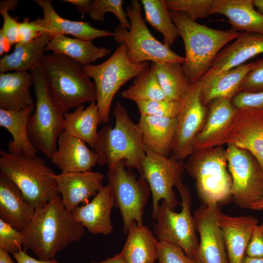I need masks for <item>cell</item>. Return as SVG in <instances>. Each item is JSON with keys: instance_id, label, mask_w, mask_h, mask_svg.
<instances>
[{"instance_id": "6da1fadb", "label": "cell", "mask_w": 263, "mask_h": 263, "mask_svg": "<svg viewBox=\"0 0 263 263\" xmlns=\"http://www.w3.org/2000/svg\"><path fill=\"white\" fill-rule=\"evenodd\" d=\"M85 228L64 207L59 194L37 208L24 233L23 250L37 259L50 260L70 244L78 242Z\"/></svg>"}, {"instance_id": "7a4b0ae2", "label": "cell", "mask_w": 263, "mask_h": 263, "mask_svg": "<svg viewBox=\"0 0 263 263\" xmlns=\"http://www.w3.org/2000/svg\"><path fill=\"white\" fill-rule=\"evenodd\" d=\"M185 46L183 64L189 84L201 79L222 49L242 33L209 28L190 19L186 15L170 10Z\"/></svg>"}, {"instance_id": "3957f363", "label": "cell", "mask_w": 263, "mask_h": 263, "mask_svg": "<svg viewBox=\"0 0 263 263\" xmlns=\"http://www.w3.org/2000/svg\"><path fill=\"white\" fill-rule=\"evenodd\" d=\"M113 115L114 126L105 125L98 132L94 150L97 164L106 165L109 169L123 161L127 168L135 169L140 175L146 156L140 129L118 101L113 108Z\"/></svg>"}, {"instance_id": "277c9868", "label": "cell", "mask_w": 263, "mask_h": 263, "mask_svg": "<svg viewBox=\"0 0 263 263\" xmlns=\"http://www.w3.org/2000/svg\"><path fill=\"white\" fill-rule=\"evenodd\" d=\"M40 64L50 96L64 113L85 102L97 101L94 82L76 61L53 53L45 55Z\"/></svg>"}, {"instance_id": "5b68a950", "label": "cell", "mask_w": 263, "mask_h": 263, "mask_svg": "<svg viewBox=\"0 0 263 263\" xmlns=\"http://www.w3.org/2000/svg\"><path fill=\"white\" fill-rule=\"evenodd\" d=\"M0 171L15 184L36 209L59 194L54 177L55 172L37 155L13 154L0 150Z\"/></svg>"}, {"instance_id": "8992f818", "label": "cell", "mask_w": 263, "mask_h": 263, "mask_svg": "<svg viewBox=\"0 0 263 263\" xmlns=\"http://www.w3.org/2000/svg\"><path fill=\"white\" fill-rule=\"evenodd\" d=\"M223 145L194 151L185 163V170L195 181L202 204L225 205L232 200V180Z\"/></svg>"}, {"instance_id": "52a82bcc", "label": "cell", "mask_w": 263, "mask_h": 263, "mask_svg": "<svg viewBox=\"0 0 263 263\" xmlns=\"http://www.w3.org/2000/svg\"><path fill=\"white\" fill-rule=\"evenodd\" d=\"M150 67L148 62H132L124 44H119L112 56L102 63L83 66L84 74L94 79L96 86L100 124H107L110 121L112 103L121 87Z\"/></svg>"}, {"instance_id": "ba28073f", "label": "cell", "mask_w": 263, "mask_h": 263, "mask_svg": "<svg viewBox=\"0 0 263 263\" xmlns=\"http://www.w3.org/2000/svg\"><path fill=\"white\" fill-rule=\"evenodd\" d=\"M35 88V108L27 126L32 144L48 159L56 150L60 134L64 131V113L52 100L47 89L40 64L30 70Z\"/></svg>"}, {"instance_id": "9c48e42d", "label": "cell", "mask_w": 263, "mask_h": 263, "mask_svg": "<svg viewBox=\"0 0 263 263\" xmlns=\"http://www.w3.org/2000/svg\"><path fill=\"white\" fill-rule=\"evenodd\" d=\"M141 11V2L131 0L126 12L131 28L128 30L118 24L113 32L114 41L126 46L129 57L134 63L151 61L153 63L173 61L183 64L184 57L173 52L152 35L143 19Z\"/></svg>"}, {"instance_id": "30bf717a", "label": "cell", "mask_w": 263, "mask_h": 263, "mask_svg": "<svg viewBox=\"0 0 263 263\" xmlns=\"http://www.w3.org/2000/svg\"><path fill=\"white\" fill-rule=\"evenodd\" d=\"M182 200V209L177 213L162 200L153 218L156 221L153 230L159 241L166 242L181 248L192 259L199 241L193 216L191 213V197L183 183L176 187Z\"/></svg>"}, {"instance_id": "8fae6325", "label": "cell", "mask_w": 263, "mask_h": 263, "mask_svg": "<svg viewBox=\"0 0 263 263\" xmlns=\"http://www.w3.org/2000/svg\"><path fill=\"white\" fill-rule=\"evenodd\" d=\"M123 161L108 169L107 179L114 207L118 208L123 220V232L127 234L129 228L135 221L143 224L144 207L150 192L145 179L135 175L126 169Z\"/></svg>"}, {"instance_id": "7c38bea8", "label": "cell", "mask_w": 263, "mask_h": 263, "mask_svg": "<svg viewBox=\"0 0 263 263\" xmlns=\"http://www.w3.org/2000/svg\"><path fill=\"white\" fill-rule=\"evenodd\" d=\"M145 150L146 156L142 163L140 175L145 179L150 188L153 218L161 200H164L173 210L177 206L178 202L173 187L183 183L185 163L171 156L166 157L155 153L145 147Z\"/></svg>"}, {"instance_id": "4fadbf2b", "label": "cell", "mask_w": 263, "mask_h": 263, "mask_svg": "<svg viewBox=\"0 0 263 263\" xmlns=\"http://www.w3.org/2000/svg\"><path fill=\"white\" fill-rule=\"evenodd\" d=\"M226 157L232 185V200L243 208L263 198V170L249 151L227 144Z\"/></svg>"}, {"instance_id": "5bb4252c", "label": "cell", "mask_w": 263, "mask_h": 263, "mask_svg": "<svg viewBox=\"0 0 263 263\" xmlns=\"http://www.w3.org/2000/svg\"><path fill=\"white\" fill-rule=\"evenodd\" d=\"M202 81L191 84L185 97L183 109L177 117L175 138L171 156L183 160L193 152L195 138L202 129L207 115V107L201 100Z\"/></svg>"}, {"instance_id": "9a60e30c", "label": "cell", "mask_w": 263, "mask_h": 263, "mask_svg": "<svg viewBox=\"0 0 263 263\" xmlns=\"http://www.w3.org/2000/svg\"><path fill=\"white\" fill-rule=\"evenodd\" d=\"M219 205H202L193 216L199 243L192 260L194 263H229L225 244L218 223Z\"/></svg>"}, {"instance_id": "2e32d148", "label": "cell", "mask_w": 263, "mask_h": 263, "mask_svg": "<svg viewBox=\"0 0 263 263\" xmlns=\"http://www.w3.org/2000/svg\"><path fill=\"white\" fill-rule=\"evenodd\" d=\"M224 144H231L249 151L263 170V111L238 109L217 146Z\"/></svg>"}, {"instance_id": "e0dca14e", "label": "cell", "mask_w": 263, "mask_h": 263, "mask_svg": "<svg viewBox=\"0 0 263 263\" xmlns=\"http://www.w3.org/2000/svg\"><path fill=\"white\" fill-rule=\"evenodd\" d=\"M56 188L65 207L72 212L91 197L95 196L103 187L104 175L91 170L61 172L54 175Z\"/></svg>"}, {"instance_id": "ac0fdd59", "label": "cell", "mask_w": 263, "mask_h": 263, "mask_svg": "<svg viewBox=\"0 0 263 263\" xmlns=\"http://www.w3.org/2000/svg\"><path fill=\"white\" fill-rule=\"evenodd\" d=\"M263 53V35L244 32L221 51L201 79L214 76L242 64Z\"/></svg>"}, {"instance_id": "d6986e66", "label": "cell", "mask_w": 263, "mask_h": 263, "mask_svg": "<svg viewBox=\"0 0 263 263\" xmlns=\"http://www.w3.org/2000/svg\"><path fill=\"white\" fill-rule=\"evenodd\" d=\"M42 9V18L36 21L52 38L57 35H70L76 38L92 41L102 37H114V32L100 30L92 26L86 21H74L65 19L55 11L51 0H34Z\"/></svg>"}, {"instance_id": "ffe728a7", "label": "cell", "mask_w": 263, "mask_h": 263, "mask_svg": "<svg viewBox=\"0 0 263 263\" xmlns=\"http://www.w3.org/2000/svg\"><path fill=\"white\" fill-rule=\"evenodd\" d=\"M207 107L205 123L194 142L193 152L217 146L238 110L231 100L225 98L213 100Z\"/></svg>"}, {"instance_id": "44dd1931", "label": "cell", "mask_w": 263, "mask_h": 263, "mask_svg": "<svg viewBox=\"0 0 263 263\" xmlns=\"http://www.w3.org/2000/svg\"><path fill=\"white\" fill-rule=\"evenodd\" d=\"M113 207L114 199L107 185L102 188L90 202L78 206L72 213L91 233L108 235L113 231L111 221Z\"/></svg>"}, {"instance_id": "7402d4cb", "label": "cell", "mask_w": 263, "mask_h": 263, "mask_svg": "<svg viewBox=\"0 0 263 263\" xmlns=\"http://www.w3.org/2000/svg\"><path fill=\"white\" fill-rule=\"evenodd\" d=\"M58 148L51 162L61 171L84 172L91 170L98 162V157L86 143L64 131L59 136Z\"/></svg>"}, {"instance_id": "603a6c76", "label": "cell", "mask_w": 263, "mask_h": 263, "mask_svg": "<svg viewBox=\"0 0 263 263\" xmlns=\"http://www.w3.org/2000/svg\"><path fill=\"white\" fill-rule=\"evenodd\" d=\"M229 263H242L258 220L251 216H231L221 210L218 216Z\"/></svg>"}, {"instance_id": "cb8c5ba5", "label": "cell", "mask_w": 263, "mask_h": 263, "mask_svg": "<svg viewBox=\"0 0 263 263\" xmlns=\"http://www.w3.org/2000/svg\"><path fill=\"white\" fill-rule=\"evenodd\" d=\"M35 211L15 184L0 172V219L24 232Z\"/></svg>"}, {"instance_id": "d4e9b609", "label": "cell", "mask_w": 263, "mask_h": 263, "mask_svg": "<svg viewBox=\"0 0 263 263\" xmlns=\"http://www.w3.org/2000/svg\"><path fill=\"white\" fill-rule=\"evenodd\" d=\"M215 14L226 17L232 30L263 35V14L254 0H214L211 14Z\"/></svg>"}, {"instance_id": "484cf974", "label": "cell", "mask_w": 263, "mask_h": 263, "mask_svg": "<svg viewBox=\"0 0 263 263\" xmlns=\"http://www.w3.org/2000/svg\"><path fill=\"white\" fill-rule=\"evenodd\" d=\"M137 124L145 147L155 153L169 157L175 138L177 118L140 114Z\"/></svg>"}, {"instance_id": "4316f807", "label": "cell", "mask_w": 263, "mask_h": 263, "mask_svg": "<svg viewBox=\"0 0 263 263\" xmlns=\"http://www.w3.org/2000/svg\"><path fill=\"white\" fill-rule=\"evenodd\" d=\"M31 73L15 71L0 74V109L19 111L35 106L30 87Z\"/></svg>"}, {"instance_id": "83f0119b", "label": "cell", "mask_w": 263, "mask_h": 263, "mask_svg": "<svg viewBox=\"0 0 263 263\" xmlns=\"http://www.w3.org/2000/svg\"><path fill=\"white\" fill-rule=\"evenodd\" d=\"M159 244V241L147 226L133 221L119 254L127 263H154L158 259Z\"/></svg>"}, {"instance_id": "f1b7e54d", "label": "cell", "mask_w": 263, "mask_h": 263, "mask_svg": "<svg viewBox=\"0 0 263 263\" xmlns=\"http://www.w3.org/2000/svg\"><path fill=\"white\" fill-rule=\"evenodd\" d=\"M254 66V62L244 63L208 78L202 81L201 100L207 106L213 100L225 98L232 100L239 93L241 83Z\"/></svg>"}, {"instance_id": "f546056e", "label": "cell", "mask_w": 263, "mask_h": 263, "mask_svg": "<svg viewBox=\"0 0 263 263\" xmlns=\"http://www.w3.org/2000/svg\"><path fill=\"white\" fill-rule=\"evenodd\" d=\"M35 108V106L19 111L0 109V126L6 129L12 136L8 144L9 152L36 156L38 150L31 142L27 132L29 119Z\"/></svg>"}, {"instance_id": "4dcf8cb0", "label": "cell", "mask_w": 263, "mask_h": 263, "mask_svg": "<svg viewBox=\"0 0 263 263\" xmlns=\"http://www.w3.org/2000/svg\"><path fill=\"white\" fill-rule=\"evenodd\" d=\"M52 39L47 33L39 35L33 41L25 43H17L14 51L5 55L0 60V73L10 71L27 72L43 59L48 43Z\"/></svg>"}, {"instance_id": "1f68e13d", "label": "cell", "mask_w": 263, "mask_h": 263, "mask_svg": "<svg viewBox=\"0 0 263 263\" xmlns=\"http://www.w3.org/2000/svg\"><path fill=\"white\" fill-rule=\"evenodd\" d=\"M45 50L67 56L84 66L91 65L111 52L110 49L95 46L91 41L65 35L54 37L48 43Z\"/></svg>"}, {"instance_id": "d6a6232c", "label": "cell", "mask_w": 263, "mask_h": 263, "mask_svg": "<svg viewBox=\"0 0 263 263\" xmlns=\"http://www.w3.org/2000/svg\"><path fill=\"white\" fill-rule=\"evenodd\" d=\"M64 131L88 144L94 150L97 136L100 119L95 102L85 108L81 105L72 112L64 113Z\"/></svg>"}, {"instance_id": "836d02e7", "label": "cell", "mask_w": 263, "mask_h": 263, "mask_svg": "<svg viewBox=\"0 0 263 263\" xmlns=\"http://www.w3.org/2000/svg\"><path fill=\"white\" fill-rule=\"evenodd\" d=\"M153 69L166 99L181 100L185 98L190 87L180 62L168 61L153 63Z\"/></svg>"}, {"instance_id": "e575fe53", "label": "cell", "mask_w": 263, "mask_h": 263, "mask_svg": "<svg viewBox=\"0 0 263 263\" xmlns=\"http://www.w3.org/2000/svg\"><path fill=\"white\" fill-rule=\"evenodd\" d=\"M145 20L163 36L164 44L169 47L180 36L165 0H141Z\"/></svg>"}, {"instance_id": "d590c367", "label": "cell", "mask_w": 263, "mask_h": 263, "mask_svg": "<svg viewBox=\"0 0 263 263\" xmlns=\"http://www.w3.org/2000/svg\"><path fill=\"white\" fill-rule=\"evenodd\" d=\"M120 94L122 97L135 103L166 99L155 71L151 66L136 77L132 84Z\"/></svg>"}, {"instance_id": "8d00e7d4", "label": "cell", "mask_w": 263, "mask_h": 263, "mask_svg": "<svg viewBox=\"0 0 263 263\" xmlns=\"http://www.w3.org/2000/svg\"><path fill=\"white\" fill-rule=\"evenodd\" d=\"M122 0H91L87 14L93 20L103 22L106 12L113 14L118 19L120 24L128 30L131 28V23L123 8Z\"/></svg>"}, {"instance_id": "74e56055", "label": "cell", "mask_w": 263, "mask_h": 263, "mask_svg": "<svg viewBox=\"0 0 263 263\" xmlns=\"http://www.w3.org/2000/svg\"><path fill=\"white\" fill-rule=\"evenodd\" d=\"M181 100H152L136 103L140 114L167 118H177L185 104Z\"/></svg>"}, {"instance_id": "f35d334b", "label": "cell", "mask_w": 263, "mask_h": 263, "mask_svg": "<svg viewBox=\"0 0 263 263\" xmlns=\"http://www.w3.org/2000/svg\"><path fill=\"white\" fill-rule=\"evenodd\" d=\"M214 0H166L169 10L181 12L192 20L207 18L211 14Z\"/></svg>"}, {"instance_id": "ab89813d", "label": "cell", "mask_w": 263, "mask_h": 263, "mask_svg": "<svg viewBox=\"0 0 263 263\" xmlns=\"http://www.w3.org/2000/svg\"><path fill=\"white\" fill-rule=\"evenodd\" d=\"M24 233L0 219V249L13 254L23 249Z\"/></svg>"}, {"instance_id": "60d3db41", "label": "cell", "mask_w": 263, "mask_h": 263, "mask_svg": "<svg viewBox=\"0 0 263 263\" xmlns=\"http://www.w3.org/2000/svg\"><path fill=\"white\" fill-rule=\"evenodd\" d=\"M263 92V58L254 62V66L241 84L240 92Z\"/></svg>"}, {"instance_id": "b9f144b4", "label": "cell", "mask_w": 263, "mask_h": 263, "mask_svg": "<svg viewBox=\"0 0 263 263\" xmlns=\"http://www.w3.org/2000/svg\"><path fill=\"white\" fill-rule=\"evenodd\" d=\"M157 260L159 263H194L181 248L163 241H159Z\"/></svg>"}, {"instance_id": "7bdbcfd3", "label": "cell", "mask_w": 263, "mask_h": 263, "mask_svg": "<svg viewBox=\"0 0 263 263\" xmlns=\"http://www.w3.org/2000/svg\"><path fill=\"white\" fill-rule=\"evenodd\" d=\"M231 101L238 109L247 108L263 111V92L254 93L240 92Z\"/></svg>"}, {"instance_id": "ee69618b", "label": "cell", "mask_w": 263, "mask_h": 263, "mask_svg": "<svg viewBox=\"0 0 263 263\" xmlns=\"http://www.w3.org/2000/svg\"><path fill=\"white\" fill-rule=\"evenodd\" d=\"M0 14L3 17V26L0 30V34L3 35L10 42L11 45L19 42V23L11 17L6 9L0 8Z\"/></svg>"}, {"instance_id": "f6af8a7d", "label": "cell", "mask_w": 263, "mask_h": 263, "mask_svg": "<svg viewBox=\"0 0 263 263\" xmlns=\"http://www.w3.org/2000/svg\"><path fill=\"white\" fill-rule=\"evenodd\" d=\"M44 30L35 20L30 21L28 18H25L20 22L19 27L18 43L25 44L33 41L39 35L45 33Z\"/></svg>"}, {"instance_id": "bcb514c9", "label": "cell", "mask_w": 263, "mask_h": 263, "mask_svg": "<svg viewBox=\"0 0 263 263\" xmlns=\"http://www.w3.org/2000/svg\"><path fill=\"white\" fill-rule=\"evenodd\" d=\"M245 254L252 257L263 258V222L254 227Z\"/></svg>"}, {"instance_id": "7dc6e473", "label": "cell", "mask_w": 263, "mask_h": 263, "mask_svg": "<svg viewBox=\"0 0 263 263\" xmlns=\"http://www.w3.org/2000/svg\"><path fill=\"white\" fill-rule=\"evenodd\" d=\"M12 255L17 263H60L55 259L42 260L35 258L29 255L23 249Z\"/></svg>"}, {"instance_id": "c3c4849f", "label": "cell", "mask_w": 263, "mask_h": 263, "mask_svg": "<svg viewBox=\"0 0 263 263\" xmlns=\"http://www.w3.org/2000/svg\"><path fill=\"white\" fill-rule=\"evenodd\" d=\"M63 1L75 5L78 11L83 16L87 14L91 0H65Z\"/></svg>"}, {"instance_id": "681fc988", "label": "cell", "mask_w": 263, "mask_h": 263, "mask_svg": "<svg viewBox=\"0 0 263 263\" xmlns=\"http://www.w3.org/2000/svg\"><path fill=\"white\" fill-rule=\"evenodd\" d=\"M11 46L9 40L2 34H0V55L7 53Z\"/></svg>"}, {"instance_id": "f907efd6", "label": "cell", "mask_w": 263, "mask_h": 263, "mask_svg": "<svg viewBox=\"0 0 263 263\" xmlns=\"http://www.w3.org/2000/svg\"><path fill=\"white\" fill-rule=\"evenodd\" d=\"M91 263H127L119 254L114 256L107 258L106 260L100 262H93Z\"/></svg>"}, {"instance_id": "816d5d0a", "label": "cell", "mask_w": 263, "mask_h": 263, "mask_svg": "<svg viewBox=\"0 0 263 263\" xmlns=\"http://www.w3.org/2000/svg\"><path fill=\"white\" fill-rule=\"evenodd\" d=\"M18 4V1L16 0H6L0 2V8H3L9 10H14Z\"/></svg>"}, {"instance_id": "f5cc1de1", "label": "cell", "mask_w": 263, "mask_h": 263, "mask_svg": "<svg viewBox=\"0 0 263 263\" xmlns=\"http://www.w3.org/2000/svg\"><path fill=\"white\" fill-rule=\"evenodd\" d=\"M0 263H15L10 254L0 249Z\"/></svg>"}, {"instance_id": "db71d44e", "label": "cell", "mask_w": 263, "mask_h": 263, "mask_svg": "<svg viewBox=\"0 0 263 263\" xmlns=\"http://www.w3.org/2000/svg\"><path fill=\"white\" fill-rule=\"evenodd\" d=\"M242 263H263V258L252 257L245 255Z\"/></svg>"}, {"instance_id": "11a10c76", "label": "cell", "mask_w": 263, "mask_h": 263, "mask_svg": "<svg viewBox=\"0 0 263 263\" xmlns=\"http://www.w3.org/2000/svg\"><path fill=\"white\" fill-rule=\"evenodd\" d=\"M249 209L252 210H263V198L253 203Z\"/></svg>"}, {"instance_id": "9f6ffc18", "label": "cell", "mask_w": 263, "mask_h": 263, "mask_svg": "<svg viewBox=\"0 0 263 263\" xmlns=\"http://www.w3.org/2000/svg\"><path fill=\"white\" fill-rule=\"evenodd\" d=\"M254 4L256 9L263 14V0H254Z\"/></svg>"}]
</instances>
